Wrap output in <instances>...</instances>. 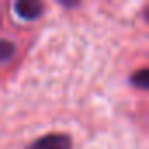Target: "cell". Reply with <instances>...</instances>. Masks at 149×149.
Instances as JSON below:
<instances>
[{
    "instance_id": "cell-1",
    "label": "cell",
    "mask_w": 149,
    "mask_h": 149,
    "mask_svg": "<svg viewBox=\"0 0 149 149\" xmlns=\"http://www.w3.org/2000/svg\"><path fill=\"white\" fill-rule=\"evenodd\" d=\"M26 149H72V140L63 133H49L33 140Z\"/></svg>"
},
{
    "instance_id": "cell-2",
    "label": "cell",
    "mask_w": 149,
    "mask_h": 149,
    "mask_svg": "<svg viewBox=\"0 0 149 149\" xmlns=\"http://www.w3.org/2000/svg\"><path fill=\"white\" fill-rule=\"evenodd\" d=\"M14 11L18 14V18L25 19V21H33L37 18H40L44 6L37 0H19L14 4Z\"/></svg>"
},
{
    "instance_id": "cell-3",
    "label": "cell",
    "mask_w": 149,
    "mask_h": 149,
    "mask_svg": "<svg viewBox=\"0 0 149 149\" xmlns=\"http://www.w3.org/2000/svg\"><path fill=\"white\" fill-rule=\"evenodd\" d=\"M132 84L135 88H140V90H147L149 86V70L147 68H140L137 74H133L132 76Z\"/></svg>"
},
{
    "instance_id": "cell-4",
    "label": "cell",
    "mask_w": 149,
    "mask_h": 149,
    "mask_svg": "<svg viewBox=\"0 0 149 149\" xmlns=\"http://www.w3.org/2000/svg\"><path fill=\"white\" fill-rule=\"evenodd\" d=\"M14 51H16V46H14L11 40H7V39H0V63L9 61V60L13 58Z\"/></svg>"
}]
</instances>
